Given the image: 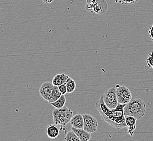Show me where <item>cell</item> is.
<instances>
[{
	"label": "cell",
	"mask_w": 153,
	"mask_h": 141,
	"mask_svg": "<svg viewBox=\"0 0 153 141\" xmlns=\"http://www.w3.org/2000/svg\"><path fill=\"white\" fill-rule=\"evenodd\" d=\"M84 120V129L89 133H94L97 131L98 126V121L94 116L90 114H83Z\"/></svg>",
	"instance_id": "obj_6"
},
{
	"label": "cell",
	"mask_w": 153,
	"mask_h": 141,
	"mask_svg": "<svg viewBox=\"0 0 153 141\" xmlns=\"http://www.w3.org/2000/svg\"><path fill=\"white\" fill-rule=\"evenodd\" d=\"M54 85L50 82H43L39 88V94L45 100H48L53 90Z\"/></svg>",
	"instance_id": "obj_7"
},
{
	"label": "cell",
	"mask_w": 153,
	"mask_h": 141,
	"mask_svg": "<svg viewBox=\"0 0 153 141\" xmlns=\"http://www.w3.org/2000/svg\"><path fill=\"white\" fill-rule=\"evenodd\" d=\"M126 117V122L127 124V128H128L127 133L130 136H133L134 134V131L136 128V121L137 119L135 117L131 116H125Z\"/></svg>",
	"instance_id": "obj_9"
},
{
	"label": "cell",
	"mask_w": 153,
	"mask_h": 141,
	"mask_svg": "<svg viewBox=\"0 0 153 141\" xmlns=\"http://www.w3.org/2000/svg\"><path fill=\"white\" fill-rule=\"evenodd\" d=\"M126 105L118 103L116 108L110 109L104 103L102 96L96 103V106L102 120L117 129L127 127L124 112Z\"/></svg>",
	"instance_id": "obj_1"
},
{
	"label": "cell",
	"mask_w": 153,
	"mask_h": 141,
	"mask_svg": "<svg viewBox=\"0 0 153 141\" xmlns=\"http://www.w3.org/2000/svg\"><path fill=\"white\" fill-rule=\"evenodd\" d=\"M65 140L66 141H80L78 136L72 130L66 132L65 136Z\"/></svg>",
	"instance_id": "obj_16"
},
{
	"label": "cell",
	"mask_w": 153,
	"mask_h": 141,
	"mask_svg": "<svg viewBox=\"0 0 153 141\" xmlns=\"http://www.w3.org/2000/svg\"><path fill=\"white\" fill-rule=\"evenodd\" d=\"M69 123L72 127L77 129H84V120L82 115L80 114L74 115L71 118Z\"/></svg>",
	"instance_id": "obj_8"
},
{
	"label": "cell",
	"mask_w": 153,
	"mask_h": 141,
	"mask_svg": "<svg viewBox=\"0 0 153 141\" xmlns=\"http://www.w3.org/2000/svg\"><path fill=\"white\" fill-rule=\"evenodd\" d=\"M65 85L68 89V94H71L75 91L76 88V83L75 80L70 77L67 82H65Z\"/></svg>",
	"instance_id": "obj_15"
},
{
	"label": "cell",
	"mask_w": 153,
	"mask_h": 141,
	"mask_svg": "<svg viewBox=\"0 0 153 141\" xmlns=\"http://www.w3.org/2000/svg\"><path fill=\"white\" fill-rule=\"evenodd\" d=\"M58 88L62 94L65 95L66 94L68 93V89L65 84H63L60 85L58 86Z\"/></svg>",
	"instance_id": "obj_19"
},
{
	"label": "cell",
	"mask_w": 153,
	"mask_h": 141,
	"mask_svg": "<svg viewBox=\"0 0 153 141\" xmlns=\"http://www.w3.org/2000/svg\"><path fill=\"white\" fill-rule=\"evenodd\" d=\"M148 33L150 36V38L152 39V40L153 41V24L152 26L149 27L148 30Z\"/></svg>",
	"instance_id": "obj_20"
},
{
	"label": "cell",
	"mask_w": 153,
	"mask_h": 141,
	"mask_svg": "<svg viewBox=\"0 0 153 141\" xmlns=\"http://www.w3.org/2000/svg\"><path fill=\"white\" fill-rule=\"evenodd\" d=\"M69 78L70 76L67 74L64 73L58 74L54 76L52 80V83L54 85L58 86L63 84H65Z\"/></svg>",
	"instance_id": "obj_12"
},
{
	"label": "cell",
	"mask_w": 153,
	"mask_h": 141,
	"mask_svg": "<svg viewBox=\"0 0 153 141\" xmlns=\"http://www.w3.org/2000/svg\"><path fill=\"white\" fill-rule=\"evenodd\" d=\"M62 93L60 92V91L59 90L58 86L54 85L52 93L51 94L50 96L48 98L47 102L48 103H50V104L53 103L54 102L58 100L59 98L62 96Z\"/></svg>",
	"instance_id": "obj_13"
},
{
	"label": "cell",
	"mask_w": 153,
	"mask_h": 141,
	"mask_svg": "<svg viewBox=\"0 0 153 141\" xmlns=\"http://www.w3.org/2000/svg\"><path fill=\"white\" fill-rule=\"evenodd\" d=\"M118 102L122 104H127L132 98V94L129 89L124 85L117 84L115 86Z\"/></svg>",
	"instance_id": "obj_5"
},
{
	"label": "cell",
	"mask_w": 153,
	"mask_h": 141,
	"mask_svg": "<svg viewBox=\"0 0 153 141\" xmlns=\"http://www.w3.org/2000/svg\"><path fill=\"white\" fill-rule=\"evenodd\" d=\"M46 134L48 137L51 139L56 138L60 134V129L56 125L50 124L46 128Z\"/></svg>",
	"instance_id": "obj_11"
},
{
	"label": "cell",
	"mask_w": 153,
	"mask_h": 141,
	"mask_svg": "<svg viewBox=\"0 0 153 141\" xmlns=\"http://www.w3.org/2000/svg\"><path fill=\"white\" fill-rule=\"evenodd\" d=\"M66 102V98L65 97V95L62 94V96L60 97L58 100L54 102L53 103H51V104L55 108L60 109L65 106Z\"/></svg>",
	"instance_id": "obj_14"
},
{
	"label": "cell",
	"mask_w": 153,
	"mask_h": 141,
	"mask_svg": "<svg viewBox=\"0 0 153 141\" xmlns=\"http://www.w3.org/2000/svg\"><path fill=\"white\" fill-rule=\"evenodd\" d=\"M103 100L104 103L110 109H115L117 106V97L115 88H111L104 91L103 94Z\"/></svg>",
	"instance_id": "obj_4"
},
{
	"label": "cell",
	"mask_w": 153,
	"mask_h": 141,
	"mask_svg": "<svg viewBox=\"0 0 153 141\" xmlns=\"http://www.w3.org/2000/svg\"><path fill=\"white\" fill-rule=\"evenodd\" d=\"M72 130L78 136L80 141H89L91 138V133L88 132L84 129H77L72 127Z\"/></svg>",
	"instance_id": "obj_10"
},
{
	"label": "cell",
	"mask_w": 153,
	"mask_h": 141,
	"mask_svg": "<svg viewBox=\"0 0 153 141\" xmlns=\"http://www.w3.org/2000/svg\"><path fill=\"white\" fill-rule=\"evenodd\" d=\"M146 104L141 98L137 97L133 98L127 103L124 109L125 116H131L137 119H140L146 114Z\"/></svg>",
	"instance_id": "obj_2"
},
{
	"label": "cell",
	"mask_w": 153,
	"mask_h": 141,
	"mask_svg": "<svg viewBox=\"0 0 153 141\" xmlns=\"http://www.w3.org/2000/svg\"><path fill=\"white\" fill-rule=\"evenodd\" d=\"M139 0H116V3H120L122 4H132L134 3L137 2Z\"/></svg>",
	"instance_id": "obj_17"
},
{
	"label": "cell",
	"mask_w": 153,
	"mask_h": 141,
	"mask_svg": "<svg viewBox=\"0 0 153 141\" xmlns=\"http://www.w3.org/2000/svg\"><path fill=\"white\" fill-rule=\"evenodd\" d=\"M73 115L74 112L66 106L60 109L56 108L52 112L53 122L56 125L65 126L69 123Z\"/></svg>",
	"instance_id": "obj_3"
},
{
	"label": "cell",
	"mask_w": 153,
	"mask_h": 141,
	"mask_svg": "<svg viewBox=\"0 0 153 141\" xmlns=\"http://www.w3.org/2000/svg\"><path fill=\"white\" fill-rule=\"evenodd\" d=\"M42 1L45 3H52L54 0H42Z\"/></svg>",
	"instance_id": "obj_21"
},
{
	"label": "cell",
	"mask_w": 153,
	"mask_h": 141,
	"mask_svg": "<svg viewBox=\"0 0 153 141\" xmlns=\"http://www.w3.org/2000/svg\"><path fill=\"white\" fill-rule=\"evenodd\" d=\"M146 62L149 68H153V51H152L149 54L146 59Z\"/></svg>",
	"instance_id": "obj_18"
}]
</instances>
